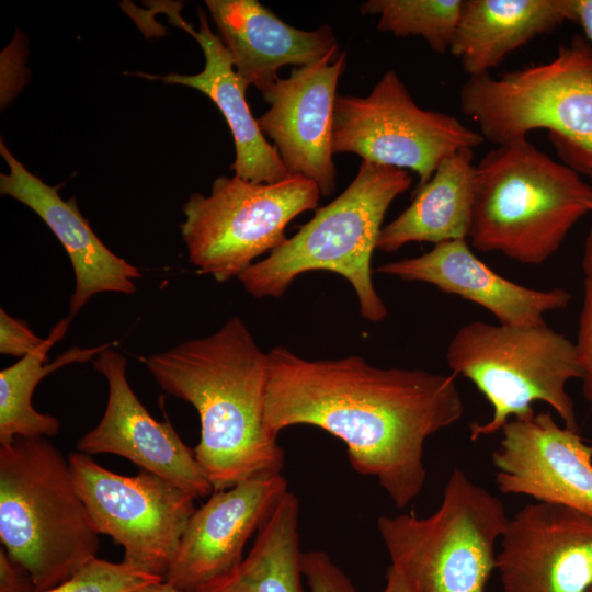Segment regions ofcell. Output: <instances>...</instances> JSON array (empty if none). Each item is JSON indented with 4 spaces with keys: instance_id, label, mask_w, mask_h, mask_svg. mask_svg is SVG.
I'll return each instance as SVG.
<instances>
[{
    "instance_id": "6da1fadb",
    "label": "cell",
    "mask_w": 592,
    "mask_h": 592,
    "mask_svg": "<svg viewBox=\"0 0 592 592\" xmlns=\"http://www.w3.org/2000/svg\"><path fill=\"white\" fill-rule=\"evenodd\" d=\"M267 358L269 434L277 439L298 424L327 431L345 444L354 470L375 477L398 509L423 489L425 441L465 411L452 374L380 368L358 355L310 361L281 345Z\"/></svg>"
},
{
    "instance_id": "7a4b0ae2",
    "label": "cell",
    "mask_w": 592,
    "mask_h": 592,
    "mask_svg": "<svg viewBox=\"0 0 592 592\" xmlns=\"http://www.w3.org/2000/svg\"><path fill=\"white\" fill-rule=\"evenodd\" d=\"M144 364L166 392L196 409L201 439L194 454L214 491L282 471L285 452L264 423L267 353L239 317Z\"/></svg>"
},
{
    "instance_id": "3957f363",
    "label": "cell",
    "mask_w": 592,
    "mask_h": 592,
    "mask_svg": "<svg viewBox=\"0 0 592 592\" xmlns=\"http://www.w3.org/2000/svg\"><path fill=\"white\" fill-rule=\"evenodd\" d=\"M592 210V186L526 139L496 146L475 164L470 246L540 264Z\"/></svg>"
},
{
    "instance_id": "277c9868",
    "label": "cell",
    "mask_w": 592,
    "mask_h": 592,
    "mask_svg": "<svg viewBox=\"0 0 592 592\" xmlns=\"http://www.w3.org/2000/svg\"><path fill=\"white\" fill-rule=\"evenodd\" d=\"M0 539L35 592L62 583L96 557L99 533L68 458L45 436L0 445Z\"/></svg>"
},
{
    "instance_id": "5b68a950",
    "label": "cell",
    "mask_w": 592,
    "mask_h": 592,
    "mask_svg": "<svg viewBox=\"0 0 592 592\" xmlns=\"http://www.w3.org/2000/svg\"><path fill=\"white\" fill-rule=\"evenodd\" d=\"M412 184L407 170L362 160L351 184L238 280L253 297H281L303 273L329 271L353 287L361 315L372 322L387 316L375 289L371 260L383 220L395 198Z\"/></svg>"
},
{
    "instance_id": "8992f818",
    "label": "cell",
    "mask_w": 592,
    "mask_h": 592,
    "mask_svg": "<svg viewBox=\"0 0 592 592\" xmlns=\"http://www.w3.org/2000/svg\"><path fill=\"white\" fill-rule=\"evenodd\" d=\"M462 112L496 146L547 129L563 163L592 172V46L582 35L558 47L544 64L468 77L459 90Z\"/></svg>"
},
{
    "instance_id": "52a82bcc",
    "label": "cell",
    "mask_w": 592,
    "mask_h": 592,
    "mask_svg": "<svg viewBox=\"0 0 592 592\" xmlns=\"http://www.w3.org/2000/svg\"><path fill=\"white\" fill-rule=\"evenodd\" d=\"M446 362L452 375L470 380L492 407L489 420L469 425L471 441L501 432L512 419L533 415L536 402L548 405L566 428L578 431L567 391L570 380L582 377L576 345L547 323L470 321L454 334Z\"/></svg>"
},
{
    "instance_id": "ba28073f",
    "label": "cell",
    "mask_w": 592,
    "mask_h": 592,
    "mask_svg": "<svg viewBox=\"0 0 592 592\" xmlns=\"http://www.w3.org/2000/svg\"><path fill=\"white\" fill-rule=\"evenodd\" d=\"M509 517L497 496L454 468L432 514L383 515L377 530L412 592H486Z\"/></svg>"
},
{
    "instance_id": "9c48e42d",
    "label": "cell",
    "mask_w": 592,
    "mask_h": 592,
    "mask_svg": "<svg viewBox=\"0 0 592 592\" xmlns=\"http://www.w3.org/2000/svg\"><path fill=\"white\" fill-rule=\"evenodd\" d=\"M320 195L318 185L303 175L274 183L216 178L209 195L194 192L182 208L180 230L190 262L217 282L238 278L287 239L289 221L315 209Z\"/></svg>"
},
{
    "instance_id": "30bf717a",
    "label": "cell",
    "mask_w": 592,
    "mask_h": 592,
    "mask_svg": "<svg viewBox=\"0 0 592 592\" xmlns=\"http://www.w3.org/2000/svg\"><path fill=\"white\" fill-rule=\"evenodd\" d=\"M478 130L457 117L420 107L395 70L376 82L368 95H338L333 111L332 150L363 160L410 169L425 184L440 162L483 143Z\"/></svg>"
},
{
    "instance_id": "8fae6325",
    "label": "cell",
    "mask_w": 592,
    "mask_h": 592,
    "mask_svg": "<svg viewBox=\"0 0 592 592\" xmlns=\"http://www.w3.org/2000/svg\"><path fill=\"white\" fill-rule=\"evenodd\" d=\"M68 462L95 531L124 548L123 561L164 580L196 498L144 469L119 475L80 452L70 453Z\"/></svg>"
},
{
    "instance_id": "7c38bea8",
    "label": "cell",
    "mask_w": 592,
    "mask_h": 592,
    "mask_svg": "<svg viewBox=\"0 0 592 592\" xmlns=\"http://www.w3.org/2000/svg\"><path fill=\"white\" fill-rule=\"evenodd\" d=\"M496 570L502 592H588L592 517L561 505L525 504L509 517Z\"/></svg>"
},
{
    "instance_id": "4fadbf2b",
    "label": "cell",
    "mask_w": 592,
    "mask_h": 592,
    "mask_svg": "<svg viewBox=\"0 0 592 592\" xmlns=\"http://www.w3.org/2000/svg\"><path fill=\"white\" fill-rule=\"evenodd\" d=\"M491 460L501 493L526 496L592 517V445L548 412L512 419Z\"/></svg>"
},
{
    "instance_id": "5bb4252c",
    "label": "cell",
    "mask_w": 592,
    "mask_h": 592,
    "mask_svg": "<svg viewBox=\"0 0 592 592\" xmlns=\"http://www.w3.org/2000/svg\"><path fill=\"white\" fill-rule=\"evenodd\" d=\"M345 64L346 54L339 52L293 68L262 93L269 110L257 118L288 172L314 181L325 196L335 187L333 111Z\"/></svg>"
},
{
    "instance_id": "9a60e30c",
    "label": "cell",
    "mask_w": 592,
    "mask_h": 592,
    "mask_svg": "<svg viewBox=\"0 0 592 592\" xmlns=\"http://www.w3.org/2000/svg\"><path fill=\"white\" fill-rule=\"evenodd\" d=\"M92 364L106 379L107 401L100 422L79 439L77 449L89 456L107 453L125 457L196 499L214 491L194 449L181 440L169 421L160 422L151 417L133 391L126 376V358L110 346Z\"/></svg>"
},
{
    "instance_id": "2e32d148",
    "label": "cell",
    "mask_w": 592,
    "mask_h": 592,
    "mask_svg": "<svg viewBox=\"0 0 592 592\" xmlns=\"http://www.w3.org/2000/svg\"><path fill=\"white\" fill-rule=\"evenodd\" d=\"M287 491L281 473L260 474L214 491L191 516L164 581L190 592L230 572Z\"/></svg>"
},
{
    "instance_id": "e0dca14e",
    "label": "cell",
    "mask_w": 592,
    "mask_h": 592,
    "mask_svg": "<svg viewBox=\"0 0 592 592\" xmlns=\"http://www.w3.org/2000/svg\"><path fill=\"white\" fill-rule=\"evenodd\" d=\"M376 272L431 284L485 308L502 325H544L547 312L565 309L572 298L561 287L535 289L503 277L471 251L467 240L434 244L426 253L385 263Z\"/></svg>"
},
{
    "instance_id": "ac0fdd59",
    "label": "cell",
    "mask_w": 592,
    "mask_h": 592,
    "mask_svg": "<svg viewBox=\"0 0 592 592\" xmlns=\"http://www.w3.org/2000/svg\"><path fill=\"white\" fill-rule=\"evenodd\" d=\"M0 153L9 172L0 174V192L36 213L64 246L75 273L69 317L76 316L99 293L133 294L139 270L113 253L80 213L75 197L65 201L57 187L31 173L5 146Z\"/></svg>"
},
{
    "instance_id": "d6986e66",
    "label": "cell",
    "mask_w": 592,
    "mask_h": 592,
    "mask_svg": "<svg viewBox=\"0 0 592 592\" xmlns=\"http://www.w3.org/2000/svg\"><path fill=\"white\" fill-rule=\"evenodd\" d=\"M205 4L237 75L261 93L280 79L282 67H303L339 53L328 24L314 31L293 27L257 0H206Z\"/></svg>"
},
{
    "instance_id": "ffe728a7",
    "label": "cell",
    "mask_w": 592,
    "mask_h": 592,
    "mask_svg": "<svg viewBox=\"0 0 592 592\" xmlns=\"http://www.w3.org/2000/svg\"><path fill=\"white\" fill-rule=\"evenodd\" d=\"M198 19V30L179 16H174L173 21L191 34L201 46L205 57L203 70L195 75L141 73V76L196 89L216 104L234 137L236 158L231 169L235 175L255 183H274L289 178L292 174L275 147L265 139L249 109L246 100L248 87L237 75L227 48L220 37L212 31L201 8Z\"/></svg>"
},
{
    "instance_id": "44dd1931",
    "label": "cell",
    "mask_w": 592,
    "mask_h": 592,
    "mask_svg": "<svg viewBox=\"0 0 592 592\" xmlns=\"http://www.w3.org/2000/svg\"><path fill=\"white\" fill-rule=\"evenodd\" d=\"M571 19L570 0H463L449 52L468 77Z\"/></svg>"
},
{
    "instance_id": "7402d4cb",
    "label": "cell",
    "mask_w": 592,
    "mask_h": 592,
    "mask_svg": "<svg viewBox=\"0 0 592 592\" xmlns=\"http://www.w3.org/2000/svg\"><path fill=\"white\" fill-rule=\"evenodd\" d=\"M474 149L443 159L418 186L410 205L383 227L377 249L390 253L410 242L467 240L474 204Z\"/></svg>"
},
{
    "instance_id": "603a6c76",
    "label": "cell",
    "mask_w": 592,
    "mask_h": 592,
    "mask_svg": "<svg viewBox=\"0 0 592 592\" xmlns=\"http://www.w3.org/2000/svg\"><path fill=\"white\" fill-rule=\"evenodd\" d=\"M299 503L287 491L257 532L242 561L190 592H306L299 548Z\"/></svg>"
},
{
    "instance_id": "cb8c5ba5",
    "label": "cell",
    "mask_w": 592,
    "mask_h": 592,
    "mask_svg": "<svg viewBox=\"0 0 592 592\" xmlns=\"http://www.w3.org/2000/svg\"><path fill=\"white\" fill-rule=\"evenodd\" d=\"M71 317L59 320L34 352L0 372V445L15 437L54 436L60 430L59 420L38 412L32 396L39 382L48 374L73 363H84L111 346H72L53 362L45 364L47 353L66 334Z\"/></svg>"
},
{
    "instance_id": "d4e9b609",
    "label": "cell",
    "mask_w": 592,
    "mask_h": 592,
    "mask_svg": "<svg viewBox=\"0 0 592 592\" xmlns=\"http://www.w3.org/2000/svg\"><path fill=\"white\" fill-rule=\"evenodd\" d=\"M463 0H368L365 15L378 18L377 29L398 37L420 36L437 54L449 50Z\"/></svg>"
},
{
    "instance_id": "484cf974",
    "label": "cell",
    "mask_w": 592,
    "mask_h": 592,
    "mask_svg": "<svg viewBox=\"0 0 592 592\" xmlns=\"http://www.w3.org/2000/svg\"><path fill=\"white\" fill-rule=\"evenodd\" d=\"M162 580L125 561L95 557L62 583L42 592H135Z\"/></svg>"
},
{
    "instance_id": "4316f807",
    "label": "cell",
    "mask_w": 592,
    "mask_h": 592,
    "mask_svg": "<svg viewBox=\"0 0 592 592\" xmlns=\"http://www.w3.org/2000/svg\"><path fill=\"white\" fill-rule=\"evenodd\" d=\"M300 562L308 592H358L350 578L326 551L301 553Z\"/></svg>"
},
{
    "instance_id": "83f0119b",
    "label": "cell",
    "mask_w": 592,
    "mask_h": 592,
    "mask_svg": "<svg viewBox=\"0 0 592 592\" xmlns=\"http://www.w3.org/2000/svg\"><path fill=\"white\" fill-rule=\"evenodd\" d=\"M582 371L583 396L592 405V280L584 278L583 304L574 342Z\"/></svg>"
},
{
    "instance_id": "f1b7e54d",
    "label": "cell",
    "mask_w": 592,
    "mask_h": 592,
    "mask_svg": "<svg viewBox=\"0 0 592 592\" xmlns=\"http://www.w3.org/2000/svg\"><path fill=\"white\" fill-rule=\"evenodd\" d=\"M45 339L37 337L23 320L0 308V353L24 357L37 350Z\"/></svg>"
},
{
    "instance_id": "f546056e",
    "label": "cell",
    "mask_w": 592,
    "mask_h": 592,
    "mask_svg": "<svg viewBox=\"0 0 592 592\" xmlns=\"http://www.w3.org/2000/svg\"><path fill=\"white\" fill-rule=\"evenodd\" d=\"M0 592H35L29 572L0 549Z\"/></svg>"
},
{
    "instance_id": "4dcf8cb0",
    "label": "cell",
    "mask_w": 592,
    "mask_h": 592,
    "mask_svg": "<svg viewBox=\"0 0 592 592\" xmlns=\"http://www.w3.org/2000/svg\"><path fill=\"white\" fill-rule=\"evenodd\" d=\"M571 22L583 30L585 39L592 46V0H570Z\"/></svg>"
},
{
    "instance_id": "1f68e13d",
    "label": "cell",
    "mask_w": 592,
    "mask_h": 592,
    "mask_svg": "<svg viewBox=\"0 0 592 592\" xmlns=\"http://www.w3.org/2000/svg\"><path fill=\"white\" fill-rule=\"evenodd\" d=\"M382 592H412L402 574L389 566L386 572V584Z\"/></svg>"
},
{
    "instance_id": "d6a6232c",
    "label": "cell",
    "mask_w": 592,
    "mask_h": 592,
    "mask_svg": "<svg viewBox=\"0 0 592 592\" xmlns=\"http://www.w3.org/2000/svg\"><path fill=\"white\" fill-rule=\"evenodd\" d=\"M588 177L591 180L590 184L592 186V173L589 174ZM583 271L585 274V278L592 280V227L585 240V248H584V255H583Z\"/></svg>"
},
{
    "instance_id": "836d02e7",
    "label": "cell",
    "mask_w": 592,
    "mask_h": 592,
    "mask_svg": "<svg viewBox=\"0 0 592 592\" xmlns=\"http://www.w3.org/2000/svg\"><path fill=\"white\" fill-rule=\"evenodd\" d=\"M135 592H183V591L179 590L178 588L162 580L160 582L150 584Z\"/></svg>"
},
{
    "instance_id": "e575fe53",
    "label": "cell",
    "mask_w": 592,
    "mask_h": 592,
    "mask_svg": "<svg viewBox=\"0 0 592 592\" xmlns=\"http://www.w3.org/2000/svg\"><path fill=\"white\" fill-rule=\"evenodd\" d=\"M588 592H592V587H591V588L589 589V591H588Z\"/></svg>"
}]
</instances>
